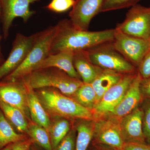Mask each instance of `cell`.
<instances>
[{
  "label": "cell",
  "mask_w": 150,
  "mask_h": 150,
  "mask_svg": "<svg viewBox=\"0 0 150 150\" xmlns=\"http://www.w3.org/2000/svg\"><path fill=\"white\" fill-rule=\"evenodd\" d=\"M29 150H45L39 146H38L35 143H33L30 146Z\"/></svg>",
  "instance_id": "obj_34"
},
{
  "label": "cell",
  "mask_w": 150,
  "mask_h": 150,
  "mask_svg": "<svg viewBox=\"0 0 150 150\" xmlns=\"http://www.w3.org/2000/svg\"><path fill=\"white\" fill-rule=\"evenodd\" d=\"M143 131L146 143L150 145V100L143 105Z\"/></svg>",
  "instance_id": "obj_28"
},
{
  "label": "cell",
  "mask_w": 150,
  "mask_h": 150,
  "mask_svg": "<svg viewBox=\"0 0 150 150\" xmlns=\"http://www.w3.org/2000/svg\"><path fill=\"white\" fill-rule=\"evenodd\" d=\"M73 64L84 83H91L103 70L92 62L87 50L74 51Z\"/></svg>",
  "instance_id": "obj_17"
},
{
  "label": "cell",
  "mask_w": 150,
  "mask_h": 150,
  "mask_svg": "<svg viewBox=\"0 0 150 150\" xmlns=\"http://www.w3.org/2000/svg\"><path fill=\"white\" fill-rule=\"evenodd\" d=\"M136 75L125 74L103 94L93 110L95 118L106 116L112 112L122 100Z\"/></svg>",
  "instance_id": "obj_11"
},
{
  "label": "cell",
  "mask_w": 150,
  "mask_h": 150,
  "mask_svg": "<svg viewBox=\"0 0 150 150\" xmlns=\"http://www.w3.org/2000/svg\"><path fill=\"white\" fill-rule=\"evenodd\" d=\"M71 98L92 112L96 104V93L91 83H83Z\"/></svg>",
  "instance_id": "obj_24"
},
{
  "label": "cell",
  "mask_w": 150,
  "mask_h": 150,
  "mask_svg": "<svg viewBox=\"0 0 150 150\" xmlns=\"http://www.w3.org/2000/svg\"><path fill=\"white\" fill-rule=\"evenodd\" d=\"M76 131L75 129H71L59 143L56 150H76Z\"/></svg>",
  "instance_id": "obj_29"
},
{
  "label": "cell",
  "mask_w": 150,
  "mask_h": 150,
  "mask_svg": "<svg viewBox=\"0 0 150 150\" xmlns=\"http://www.w3.org/2000/svg\"><path fill=\"white\" fill-rule=\"evenodd\" d=\"M149 42H150V39H149Z\"/></svg>",
  "instance_id": "obj_37"
},
{
  "label": "cell",
  "mask_w": 150,
  "mask_h": 150,
  "mask_svg": "<svg viewBox=\"0 0 150 150\" xmlns=\"http://www.w3.org/2000/svg\"><path fill=\"white\" fill-rule=\"evenodd\" d=\"M26 83L28 90V110L31 121L48 131L51 125V118L38 99L35 90L31 88L27 83Z\"/></svg>",
  "instance_id": "obj_18"
},
{
  "label": "cell",
  "mask_w": 150,
  "mask_h": 150,
  "mask_svg": "<svg viewBox=\"0 0 150 150\" xmlns=\"http://www.w3.org/2000/svg\"><path fill=\"white\" fill-rule=\"evenodd\" d=\"M139 74L142 79L150 78V50L139 66Z\"/></svg>",
  "instance_id": "obj_30"
},
{
  "label": "cell",
  "mask_w": 150,
  "mask_h": 150,
  "mask_svg": "<svg viewBox=\"0 0 150 150\" xmlns=\"http://www.w3.org/2000/svg\"><path fill=\"white\" fill-rule=\"evenodd\" d=\"M29 138L25 134L17 133L0 109V150L11 144Z\"/></svg>",
  "instance_id": "obj_21"
},
{
  "label": "cell",
  "mask_w": 150,
  "mask_h": 150,
  "mask_svg": "<svg viewBox=\"0 0 150 150\" xmlns=\"http://www.w3.org/2000/svg\"><path fill=\"white\" fill-rule=\"evenodd\" d=\"M112 42L102 43L88 50L92 62L103 69L123 74H134V65L115 50Z\"/></svg>",
  "instance_id": "obj_5"
},
{
  "label": "cell",
  "mask_w": 150,
  "mask_h": 150,
  "mask_svg": "<svg viewBox=\"0 0 150 150\" xmlns=\"http://www.w3.org/2000/svg\"></svg>",
  "instance_id": "obj_38"
},
{
  "label": "cell",
  "mask_w": 150,
  "mask_h": 150,
  "mask_svg": "<svg viewBox=\"0 0 150 150\" xmlns=\"http://www.w3.org/2000/svg\"><path fill=\"white\" fill-rule=\"evenodd\" d=\"M56 35L50 54L63 51L88 50L102 43L113 41L115 29L91 31L76 29L69 19L61 20L56 25Z\"/></svg>",
  "instance_id": "obj_1"
},
{
  "label": "cell",
  "mask_w": 150,
  "mask_h": 150,
  "mask_svg": "<svg viewBox=\"0 0 150 150\" xmlns=\"http://www.w3.org/2000/svg\"><path fill=\"white\" fill-rule=\"evenodd\" d=\"M140 89L142 97L150 98V78H142L140 83Z\"/></svg>",
  "instance_id": "obj_31"
},
{
  "label": "cell",
  "mask_w": 150,
  "mask_h": 150,
  "mask_svg": "<svg viewBox=\"0 0 150 150\" xmlns=\"http://www.w3.org/2000/svg\"><path fill=\"white\" fill-rule=\"evenodd\" d=\"M94 123L92 120H83L76 126V150H87L93 137Z\"/></svg>",
  "instance_id": "obj_23"
},
{
  "label": "cell",
  "mask_w": 150,
  "mask_h": 150,
  "mask_svg": "<svg viewBox=\"0 0 150 150\" xmlns=\"http://www.w3.org/2000/svg\"><path fill=\"white\" fill-rule=\"evenodd\" d=\"M123 150H150V145L147 144L126 143Z\"/></svg>",
  "instance_id": "obj_33"
},
{
  "label": "cell",
  "mask_w": 150,
  "mask_h": 150,
  "mask_svg": "<svg viewBox=\"0 0 150 150\" xmlns=\"http://www.w3.org/2000/svg\"><path fill=\"white\" fill-rule=\"evenodd\" d=\"M124 75L112 70L103 69L91 83L96 93L97 103L109 89L120 81Z\"/></svg>",
  "instance_id": "obj_19"
},
{
  "label": "cell",
  "mask_w": 150,
  "mask_h": 150,
  "mask_svg": "<svg viewBox=\"0 0 150 150\" xmlns=\"http://www.w3.org/2000/svg\"><path fill=\"white\" fill-rule=\"evenodd\" d=\"M1 8H0V18H1ZM0 54H1V50H0Z\"/></svg>",
  "instance_id": "obj_36"
},
{
  "label": "cell",
  "mask_w": 150,
  "mask_h": 150,
  "mask_svg": "<svg viewBox=\"0 0 150 150\" xmlns=\"http://www.w3.org/2000/svg\"><path fill=\"white\" fill-rule=\"evenodd\" d=\"M115 29L126 35L149 40L150 39V7L140 4L131 7L126 18Z\"/></svg>",
  "instance_id": "obj_6"
},
{
  "label": "cell",
  "mask_w": 150,
  "mask_h": 150,
  "mask_svg": "<svg viewBox=\"0 0 150 150\" xmlns=\"http://www.w3.org/2000/svg\"><path fill=\"white\" fill-rule=\"evenodd\" d=\"M142 79L139 73L136 75L121 101L107 115L119 121L137 107L142 97L140 89Z\"/></svg>",
  "instance_id": "obj_15"
},
{
  "label": "cell",
  "mask_w": 150,
  "mask_h": 150,
  "mask_svg": "<svg viewBox=\"0 0 150 150\" xmlns=\"http://www.w3.org/2000/svg\"><path fill=\"white\" fill-rule=\"evenodd\" d=\"M14 144H10L1 150H13Z\"/></svg>",
  "instance_id": "obj_35"
},
{
  "label": "cell",
  "mask_w": 150,
  "mask_h": 150,
  "mask_svg": "<svg viewBox=\"0 0 150 150\" xmlns=\"http://www.w3.org/2000/svg\"><path fill=\"white\" fill-rule=\"evenodd\" d=\"M0 109L9 123L21 134L27 135L29 121L18 108L0 100Z\"/></svg>",
  "instance_id": "obj_20"
},
{
  "label": "cell",
  "mask_w": 150,
  "mask_h": 150,
  "mask_svg": "<svg viewBox=\"0 0 150 150\" xmlns=\"http://www.w3.org/2000/svg\"><path fill=\"white\" fill-rule=\"evenodd\" d=\"M38 32L26 36L18 33L8 58L0 66V81L17 69L26 59L32 48Z\"/></svg>",
  "instance_id": "obj_8"
},
{
  "label": "cell",
  "mask_w": 150,
  "mask_h": 150,
  "mask_svg": "<svg viewBox=\"0 0 150 150\" xmlns=\"http://www.w3.org/2000/svg\"><path fill=\"white\" fill-rule=\"evenodd\" d=\"M33 143V140L29 137L27 139L14 143L13 150H28Z\"/></svg>",
  "instance_id": "obj_32"
},
{
  "label": "cell",
  "mask_w": 150,
  "mask_h": 150,
  "mask_svg": "<svg viewBox=\"0 0 150 150\" xmlns=\"http://www.w3.org/2000/svg\"><path fill=\"white\" fill-rule=\"evenodd\" d=\"M56 31V25L38 32L34 44L26 59L17 69L3 79L2 81H13L24 79L35 71L38 66L50 54Z\"/></svg>",
  "instance_id": "obj_4"
},
{
  "label": "cell",
  "mask_w": 150,
  "mask_h": 150,
  "mask_svg": "<svg viewBox=\"0 0 150 150\" xmlns=\"http://www.w3.org/2000/svg\"><path fill=\"white\" fill-rule=\"evenodd\" d=\"M24 79L33 89L54 88L70 98L83 83L81 79L71 77L62 70L53 67L35 70Z\"/></svg>",
  "instance_id": "obj_3"
},
{
  "label": "cell",
  "mask_w": 150,
  "mask_h": 150,
  "mask_svg": "<svg viewBox=\"0 0 150 150\" xmlns=\"http://www.w3.org/2000/svg\"><path fill=\"white\" fill-rule=\"evenodd\" d=\"M74 53V51H66L49 54L38 66L35 70L53 67L62 70L71 77L81 79L73 64Z\"/></svg>",
  "instance_id": "obj_16"
},
{
  "label": "cell",
  "mask_w": 150,
  "mask_h": 150,
  "mask_svg": "<svg viewBox=\"0 0 150 150\" xmlns=\"http://www.w3.org/2000/svg\"><path fill=\"white\" fill-rule=\"evenodd\" d=\"M48 130L53 150H56L59 143L68 134L70 129L69 120L63 118H52Z\"/></svg>",
  "instance_id": "obj_22"
},
{
  "label": "cell",
  "mask_w": 150,
  "mask_h": 150,
  "mask_svg": "<svg viewBox=\"0 0 150 150\" xmlns=\"http://www.w3.org/2000/svg\"><path fill=\"white\" fill-rule=\"evenodd\" d=\"M93 137L98 142L115 150H123L126 144L119 122L113 118L95 121Z\"/></svg>",
  "instance_id": "obj_12"
},
{
  "label": "cell",
  "mask_w": 150,
  "mask_h": 150,
  "mask_svg": "<svg viewBox=\"0 0 150 150\" xmlns=\"http://www.w3.org/2000/svg\"><path fill=\"white\" fill-rule=\"evenodd\" d=\"M27 136L43 149L53 150L48 131L32 121L29 122Z\"/></svg>",
  "instance_id": "obj_25"
},
{
  "label": "cell",
  "mask_w": 150,
  "mask_h": 150,
  "mask_svg": "<svg viewBox=\"0 0 150 150\" xmlns=\"http://www.w3.org/2000/svg\"><path fill=\"white\" fill-rule=\"evenodd\" d=\"M115 29L113 47L131 64L139 66L150 50L149 40L130 36Z\"/></svg>",
  "instance_id": "obj_7"
},
{
  "label": "cell",
  "mask_w": 150,
  "mask_h": 150,
  "mask_svg": "<svg viewBox=\"0 0 150 150\" xmlns=\"http://www.w3.org/2000/svg\"><path fill=\"white\" fill-rule=\"evenodd\" d=\"M141 0H104L101 12L116 10L132 7Z\"/></svg>",
  "instance_id": "obj_26"
},
{
  "label": "cell",
  "mask_w": 150,
  "mask_h": 150,
  "mask_svg": "<svg viewBox=\"0 0 150 150\" xmlns=\"http://www.w3.org/2000/svg\"><path fill=\"white\" fill-rule=\"evenodd\" d=\"M0 100L18 108L31 121L28 108V90L24 79L0 81Z\"/></svg>",
  "instance_id": "obj_10"
},
{
  "label": "cell",
  "mask_w": 150,
  "mask_h": 150,
  "mask_svg": "<svg viewBox=\"0 0 150 150\" xmlns=\"http://www.w3.org/2000/svg\"><path fill=\"white\" fill-rule=\"evenodd\" d=\"M38 99L50 118L94 121L93 112L81 105L57 89L44 88L35 90Z\"/></svg>",
  "instance_id": "obj_2"
},
{
  "label": "cell",
  "mask_w": 150,
  "mask_h": 150,
  "mask_svg": "<svg viewBox=\"0 0 150 150\" xmlns=\"http://www.w3.org/2000/svg\"><path fill=\"white\" fill-rule=\"evenodd\" d=\"M39 0H0L1 18L4 37L7 38L14 20L21 18L25 23L35 13L31 10L30 4Z\"/></svg>",
  "instance_id": "obj_9"
},
{
  "label": "cell",
  "mask_w": 150,
  "mask_h": 150,
  "mask_svg": "<svg viewBox=\"0 0 150 150\" xmlns=\"http://www.w3.org/2000/svg\"><path fill=\"white\" fill-rule=\"evenodd\" d=\"M143 109L137 107L118 121L126 143L146 144L143 134Z\"/></svg>",
  "instance_id": "obj_14"
},
{
  "label": "cell",
  "mask_w": 150,
  "mask_h": 150,
  "mask_svg": "<svg viewBox=\"0 0 150 150\" xmlns=\"http://www.w3.org/2000/svg\"><path fill=\"white\" fill-rule=\"evenodd\" d=\"M76 0H52L46 8L56 13H63L72 8Z\"/></svg>",
  "instance_id": "obj_27"
},
{
  "label": "cell",
  "mask_w": 150,
  "mask_h": 150,
  "mask_svg": "<svg viewBox=\"0 0 150 150\" xmlns=\"http://www.w3.org/2000/svg\"><path fill=\"white\" fill-rule=\"evenodd\" d=\"M104 0H76L69 14V20L76 29L88 30L92 19L101 12Z\"/></svg>",
  "instance_id": "obj_13"
}]
</instances>
